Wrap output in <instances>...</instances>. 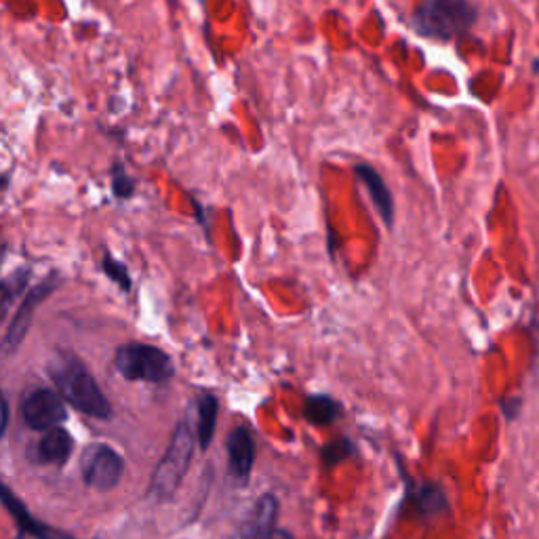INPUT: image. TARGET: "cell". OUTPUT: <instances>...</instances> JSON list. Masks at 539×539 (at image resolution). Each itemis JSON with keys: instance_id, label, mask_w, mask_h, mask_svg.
Returning a JSON list of instances; mask_svg holds the SVG:
<instances>
[{"instance_id": "1", "label": "cell", "mask_w": 539, "mask_h": 539, "mask_svg": "<svg viewBox=\"0 0 539 539\" xmlns=\"http://www.w3.org/2000/svg\"><path fill=\"white\" fill-rule=\"evenodd\" d=\"M49 377L66 401L89 417L108 422L114 409L89 369L74 354H57L49 363Z\"/></svg>"}, {"instance_id": "2", "label": "cell", "mask_w": 539, "mask_h": 539, "mask_svg": "<svg viewBox=\"0 0 539 539\" xmlns=\"http://www.w3.org/2000/svg\"><path fill=\"white\" fill-rule=\"evenodd\" d=\"M478 17V9L466 0H426L413 13L417 34L436 41H453L466 34Z\"/></svg>"}, {"instance_id": "3", "label": "cell", "mask_w": 539, "mask_h": 539, "mask_svg": "<svg viewBox=\"0 0 539 539\" xmlns=\"http://www.w3.org/2000/svg\"><path fill=\"white\" fill-rule=\"evenodd\" d=\"M192 453H194V434L188 419H182L171 436L163 459L158 462L150 478V495L156 497L158 502H167V499H171L177 493L184 476L188 474Z\"/></svg>"}, {"instance_id": "4", "label": "cell", "mask_w": 539, "mask_h": 539, "mask_svg": "<svg viewBox=\"0 0 539 539\" xmlns=\"http://www.w3.org/2000/svg\"><path fill=\"white\" fill-rule=\"evenodd\" d=\"M114 367L129 382L167 384L175 375L173 358L150 344H125L114 354Z\"/></svg>"}, {"instance_id": "5", "label": "cell", "mask_w": 539, "mask_h": 539, "mask_svg": "<svg viewBox=\"0 0 539 539\" xmlns=\"http://www.w3.org/2000/svg\"><path fill=\"white\" fill-rule=\"evenodd\" d=\"M62 274L59 272H51L47 274L41 283L34 285L26 297L22 299V304H19L17 312L13 314L11 323L5 331V339H3V352L5 356H11L19 350V346H22V342L26 339L28 331H30V325L34 321V312L38 310V306H41L45 299L57 291V287L62 285Z\"/></svg>"}, {"instance_id": "6", "label": "cell", "mask_w": 539, "mask_h": 539, "mask_svg": "<svg viewBox=\"0 0 539 539\" xmlns=\"http://www.w3.org/2000/svg\"><path fill=\"white\" fill-rule=\"evenodd\" d=\"M83 481L95 491H112L118 487L125 472V462L118 451L106 443H93L85 449L83 459Z\"/></svg>"}, {"instance_id": "7", "label": "cell", "mask_w": 539, "mask_h": 539, "mask_svg": "<svg viewBox=\"0 0 539 539\" xmlns=\"http://www.w3.org/2000/svg\"><path fill=\"white\" fill-rule=\"evenodd\" d=\"M22 417L30 430L49 432L53 428H62L68 417V411L62 398H59L53 390L41 388L26 396V401L22 405Z\"/></svg>"}, {"instance_id": "8", "label": "cell", "mask_w": 539, "mask_h": 539, "mask_svg": "<svg viewBox=\"0 0 539 539\" xmlns=\"http://www.w3.org/2000/svg\"><path fill=\"white\" fill-rule=\"evenodd\" d=\"M74 451V438L64 428H53L45 432L34 445L28 449L30 462L38 466H57L62 468L68 464V459Z\"/></svg>"}, {"instance_id": "9", "label": "cell", "mask_w": 539, "mask_h": 539, "mask_svg": "<svg viewBox=\"0 0 539 539\" xmlns=\"http://www.w3.org/2000/svg\"><path fill=\"white\" fill-rule=\"evenodd\" d=\"M228 470L236 483L247 485L255 464V438L247 426H238L228 434Z\"/></svg>"}, {"instance_id": "10", "label": "cell", "mask_w": 539, "mask_h": 539, "mask_svg": "<svg viewBox=\"0 0 539 539\" xmlns=\"http://www.w3.org/2000/svg\"><path fill=\"white\" fill-rule=\"evenodd\" d=\"M3 504L5 508L9 510V514L13 516V521L17 523V529H19V539H22L24 535H32L36 539H74L62 531L57 529H51L47 525H43L41 521H36V518L28 512V508L24 506L22 499H19L7 485H3Z\"/></svg>"}, {"instance_id": "11", "label": "cell", "mask_w": 539, "mask_h": 539, "mask_svg": "<svg viewBox=\"0 0 539 539\" xmlns=\"http://www.w3.org/2000/svg\"><path fill=\"white\" fill-rule=\"evenodd\" d=\"M354 175L358 182L367 188L375 211L382 217V222L392 228L394 226V196L386 184V179L377 173V169L369 165H356Z\"/></svg>"}, {"instance_id": "12", "label": "cell", "mask_w": 539, "mask_h": 539, "mask_svg": "<svg viewBox=\"0 0 539 539\" xmlns=\"http://www.w3.org/2000/svg\"><path fill=\"white\" fill-rule=\"evenodd\" d=\"M278 518V499L272 493H264L257 499L247 521L241 527V539H268L274 535Z\"/></svg>"}, {"instance_id": "13", "label": "cell", "mask_w": 539, "mask_h": 539, "mask_svg": "<svg viewBox=\"0 0 539 539\" xmlns=\"http://www.w3.org/2000/svg\"><path fill=\"white\" fill-rule=\"evenodd\" d=\"M407 499L419 516H436L449 510L447 493L438 483L415 485L407 476Z\"/></svg>"}, {"instance_id": "14", "label": "cell", "mask_w": 539, "mask_h": 539, "mask_svg": "<svg viewBox=\"0 0 539 539\" xmlns=\"http://www.w3.org/2000/svg\"><path fill=\"white\" fill-rule=\"evenodd\" d=\"M196 413H198V422H196V438H198V447L207 451L213 443L215 436V426H217V413H219V401L213 392H201L196 398Z\"/></svg>"}, {"instance_id": "15", "label": "cell", "mask_w": 539, "mask_h": 539, "mask_svg": "<svg viewBox=\"0 0 539 539\" xmlns=\"http://www.w3.org/2000/svg\"><path fill=\"white\" fill-rule=\"evenodd\" d=\"M342 413V403L327 394L308 396L304 403V419L310 426H331Z\"/></svg>"}, {"instance_id": "16", "label": "cell", "mask_w": 539, "mask_h": 539, "mask_svg": "<svg viewBox=\"0 0 539 539\" xmlns=\"http://www.w3.org/2000/svg\"><path fill=\"white\" fill-rule=\"evenodd\" d=\"M356 447L354 443L350 441V438L342 436V438H335V441L327 443L323 449H321V459H323V464L325 468H333L337 464H342L346 462V459H350L354 455Z\"/></svg>"}, {"instance_id": "17", "label": "cell", "mask_w": 539, "mask_h": 539, "mask_svg": "<svg viewBox=\"0 0 539 539\" xmlns=\"http://www.w3.org/2000/svg\"><path fill=\"white\" fill-rule=\"evenodd\" d=\"M30 281V270L28 268H19L15 270L11 276H7L3 281V316H7L9 306L13 304V299L24 293V289L28 287Z\"/></svg>"}, {"instance_id": "18", "label": "cell", "mask_w": 539, "mask_h": 539, "mask_svg": "<svg viewBox=\"0 0 539 539\" xmlns=\"http://www.w3.org/2000/svg\"><path fill=\"white\" fill-rule=\"evenodd\" d=\"M102 272L110 278L112 283H116L118 287H121L125 293L131 291L133 281H131V274H129L127 266H125L123 262H118V259H114L110 253H104V259H102Z\"/></svg>"}, {"instance_id": "19", "label": "cell", "mask_w": 539, "mask_h": 539, "mask_svg": "<svg viewBox=\"0 0 539 539\" xmlns=\"http://www.w3.org/2000/svg\"><path fill=\"white\" fill-rule=\"evenodd\" d=\"M112 190L118 198H131L135 192V179L127 175L123 165H114L112 169Z\"/></svg>"}, {"instance_id": "20", "label": "cell", "mask_w": 539, "mask_h": 539, "mask_svg": "<svg viewBox=\"0 0 539 539\" xmlns=\"http://www.w3.org/2000/svg\"><path fill=\"white\" fill-rule=\"evenodd\" d=\"M521 407H523L521 398H516V396H512V398H504V401L499 403V409H502V413L506 415L508 422H514V419L518 417V413H521Z\"/></svg>"}, {"instance_id": "21", "label": "cell", "mask_w": 539, "mask_h": 539, "mask_svg": "<svg viewBox=\"0 0 539 539\" xmlns=\"http://www.w3.org/2000/svg\"><path fill=\"white\" fill-rule=\"evenodd\" d=\"M7 428H9V401L3 398V434L7 432Z\"/></svg>"}, {"instance_id": "22", "label": "cell", "mask_w": 539, "mask_h": 539, "mask_svg": "<svg viewBox=\"0 0 539 539\" xmlns=\"http://www.w3.org/2000/svg\"><path fill=\"white\" fill-rule=\"evenodd\" d=\"M268 539H295V537H293V533H289V531H285V529H276L274 535L268 537Z\"/></svg>"}]
</instances>
